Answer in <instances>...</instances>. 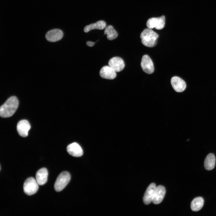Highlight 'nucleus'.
I'll list each match as a JSON object with an SVG mask.
<instances>
[{"label": "nucleus", "instance_id": "1", "mask_svg": "<svg viewBox=\"0 0 216 216\" xmlns=\"http://www.w3.org/2000/svg\"><path fill=\"white\" fill-rule=\"evenodd\" d=\"M18 105V100L16 96L9 98L0 107L1 116L7 118L11 116L16 112Z\"/></svg>", "mask_w": 216, "mask_h": 216}, {"label": "nucleus", "instance_id": "2", "mask_svg": "<svg viewBox=\"0 0 216 216\" xmlns=\"http://www.w3.org/2000/svg\"><path fill=\"white\" fill-rule=\"evenodd\" d=\"M141 42L144 46L150 47H153L157 43L158 35L152 29H144L140 34Z\"/></svg>", "mask_w": 216, "mask_h": 216}, {"label": "nucleus", "instance_id": "3", "mask_svg": "<svg viewBox=\"0 0 216 216\" xmlns=\"http://www.w3.org/2000/svg\"><path fill=\"white\" fill-rule=\"evenodd\" d=\"M71 178L70 173L67 171L61 173L58 177L55 183L54 187L56 191L62 190L67 185Z\"/></svg>", "mask_w": 216, "mask_h": 216}, {"label": "nucleus", "instance_id": "4", "mask_svg": "<svg viewBox=\"0 0 216 216\" xmlns=\"http://www.w3.org/2000/svg\"><path fill=\"white\" fill-rule=\"evenodd\" d=\"M39 184L32 177L28 178L24 182L23 189L24 193L28 196L35 194L39 189Z\"/></svg>", "mask_w": 216, "mask_h": 216}, {"label": "nucleus", "instance_id": "5", "mask_svg": "<svg viewBox=\"0 0 216 216\" xmlns=\"http://www.w3.org/2000/svg\"><path fill=\"white\" fill-rule=\"evenodd\" d=\"M165 19V17L164 15L159 17L151 18L147 21L146 26L149 28H155L158 30L161 29L164 26Z\"/></svg>", "mask_w": 216, "mask_h": 216}, {"label": "nucleus", "instance_id": "6", "mask_svg": "<svg viewBox=\"0 0 216 216\" xmlns=\"http://www.w3.org/2000/svg\"><path fill=\"white\" fill-rule=\"evenodd\" d=\"M141 65L143 71L146 73L151 74L154 71V66L153 62L147 55H144L142 59Z\"/></svg>", "mask_w": 216, "mask_h": 216}, {"label": "nucleus", "instance_id": "7", "mask_svg": "<svg viewBox=\"0 0 216 216\" xmlns=\"http://www.w3.org/2000/svg\"><path fill=\"white\" fill-rule=\"evenodd\" d=\"M63 35L62 30L58 29H54L48 31L46 34L45 37L49 41L55 42L61 40Z\"/></svg>", "mask_w": 216, "mask_h": 216}, {"label": "nucleus", "instance_id": "8", "mask_svg": "<svg viewBox=\"0 0 216 216\" xmlns=\"http://www.w3.org/2000/svg\"><path fill=\"white\" fill-rule=\"evenodd\" d=\"M171 83L172 88L176 92H182L186 88V85L185 81L179 77L174 76L172 77Z\"/></svg>", "mask_w": 216, "mask_h": 216}, {"label": "nucleus", "instance_id": "9", "mask_svg": "<svg viewBox=\"0 0 216 216\" xmlns=\"http://www.w3.org/2000/svg\"><path fill=\"white\" fill-rule=\"evenodd\" d=\"M108 64L116 72L122 71L125 66L123 60L118 57H114L110 59L108 62Z\"/></svg>", "mask_w": 216, "mask_h": 216}, {"label": "nucleus", "instance_id": "10", "mask_svg": "<svg viewBox=\"0 0 216 216\" xmlns=\"http://www.w3.org/2000/svg\"><path fill=\"white\" fill-rule=\"evenodd\" d=\"M31 128L29 122L26 120H22L19 121L17 125V130L19 135L25 137L28 135V133Z\"/></svg>", "mask_w": 216, "mask_h": 216}, {"label": "nucleus", "instance_id": "11", "mask_svg": "<svg viewBox=\"0 0 216 216\" xmlns=\"http://www.w3.org/2000/svg\"><path fill=\"white\" fill-rule=\"evenodd\" d=\"M156 187L154 183H152L147 188L143 197V201L145 204L148 205L152 202Z\"/></svg>", "mask_w": 216, "mask_h": 216}, {"label": "nucleus", "instance_id": "12", "mask_svg": "<svg viewBox=\"0 0 216 216\" xmlns=\"http://www.w3.org/2000/svg\"><path fill=\"white\" fill-rule=\"evenodd\" d=\"M100 75L102 78L109 80L113 79L116 76V72L109 65L103 67L100 71Z\"/></svg>", "mask_w": 216, "mask_h": 216}, {"label": "nucleus", "instance_id": "13", "mask_svg": "<svg viewBox=\"0 0 216 216\" xmlns=\"http://www.w3.org/2000/svg\"><path fill=\"white\" fill-rule=\"evenodd\" d=\"M68 153L74 157H79L83 154L82 149L77 143L73 142L68 145L67 148Z\"/></svg>", "mask_w": 216, "mask_h": 216}, {"label": "nucleus", "instance_id": "14", "mask_svg": "<svg viewBox=\"0 0 216 216\" xmlns=\"http://www.w3.org/2000/svg\"><path fill=\"white\" fill-rule=\"evenodd\" d=\"M166 193L165 188L162 185L156 187L152 202L155 204L160 203L162 201Z\"/></svg>", "mask_w": 216, "mask_h": 216}, {"label": "nucleus", "instance_id": "15", "mask_svg": "<svg viewBox=\"0 0 216 216\" xmlns=\"http://www.w3.org/2000/svg\"><path fill=\"white\" fill-rule=\"evenodd\" d=\"M48 172L45 168H43L39 170L36 174V180L39 185H42L47 182Z\"/></svg>", "mask_w": 216, "mask_h": 216}, {"label": "nucleus", "instance_id": "16", "mask_svg": "<svg viewBox=\"0 0 216 216\" xmlns=\"http://www.w3.org/2000/svg\"><path fill=\"white\" fill-rule=\"evenodd\" d=\"M106 26V23L104 21L100 20L95 23L86 26L84 28V31L87 33L90 30L94 29L102 30L105 28Z\"/></svg>", "mask_w": 216, "mask_h": 216}, {"label": "nucleus", "instance_id": "17", "mask_svg": "<svg viewBox=\"0 0 216 216\" xmlns=\"http://www.w3.org/2000/svg\"><path fill=\"white\" fill-rule=\"evenodd\" d=\"M216 159L214 154L210 153L206 157L204 161V167L206 169L210 170L215 167Z\"/></svg>", "mask_w": 216, "mask_h": 216}, {"label": "nucleus", "instance_id": "18", "mask_svg": "<svg viewBox=\"0 0 216 216\" xmlns=\"http://www.w3.org/2000/svg\"><path fill=\"white\" fill-rule=\"evenodd\" d=\"M204 203V200L202 197H198L195 198L191 203V209L194 212L200 210L202 207Z\"/></svg>", "mask_w": 216, "mask_h": 216}, {"label": "nucleus", "instance_id": "19", "mask_svg": "<svg viewBox=\"0 0 216 216\" xmlns=\"http://www.w3.org/2000/svg\"><path fill=\"white\" fill-rule=\"evenodd\" d=\"M104 34L107 35V38L109 40H114L118 36L117 32L111 25H109L105 28Z\"/></svg>", "mask_w": 216, "mask_h": 216}, {"label": "nucleus", "instance_id": "20", "mask_svg": "<svg viewBox=\"0 0 216 216\" xmlns=\"http://www.w3.org/2000/svg\"><path fill=\"white\" fill-rule=\"evenodd\" d=\"M95 43V42L89 41L87 42L86 44L88 46L91 47L93 46L94 45Z\"/></svg>", "mask_w": 216, "mask_h": 216}]
</instances>
